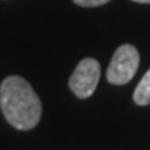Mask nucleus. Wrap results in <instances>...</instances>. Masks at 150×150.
<instances>
[{"label":"nucleus","mask_w":150,"mask_h":150,"mask_svg":"<svg viewBox=\"0 0 150 150\" xmlns=\"http://www.w3.org/2000/svg\"><path fill=\"white\" fill-rule=\"evenodd\" d=\"M0 108L7 122L20 131L35 128L42 117V103L21 76H7L0 85Z\"/></svg>","instance_id":"1"},{"label":"nucleus","mask_w":150,"mask_h":150,"mask_svg":"<svg viewBox=\"0 0 150 150\" xmlns=\"http://www.w3.org/2000/svg\"><path fill=\"white\" fill-rule=\"evenodd\" d=\"M100 79V64L95 59H83L70 78V88L79 99L93 95Z\"/></svg>","instance_id":"3"},{"label":"nucleus","mask_w":150,"mask_h":150,"mask_svg":"<svg viewBox=\"0 0 150 150\" xmlns=\"http://www.w3.org/2000/svg\"><path fill=\"white\" fill-rule=\"evenodd\" d=\"M139 67V53L132 45H122L115 50L107 70V79L112 85L128 83Z\"/></svg>","instance_id":"2"},{"label":"nucleus","mask_w":150,"mask_h":150,"mask_svg":"<svg viewBox=\"0 0 150 150\" xmlns=\"http://www.w3.org/2000/svg\"><path fill=\"white\" fill-rule=\"evenodd\" d=\"M134 102L139 106L150 104V70L143 75L134 93Z\"/></svg>","instance_id":"4"},{"label":"nucleus","mask_w":150,"mask_h":150,"mask_svg":"<svg viewBox=\"0 0 150 150\" xmlns=\"http://www.w3.org/2000/svg\"><path fill=\"white\" fill-rule=\"evenodd\" d=\"M132 1H136V3H150V0H132Z\"/></svg>","instance_id":"6"},{"label":"nucleus","mask_w":150,"mask_h":150,"mask_svg":"<svg viewBox=\"0 0 150 150\" xmlns=\"http://www.w3.org/2000/svg\"><path fill=\"white\" fill-rule=\"evenodd\" d=\"M75 4L82 6V7H96V6H102L108 3L110 0H72Z\"/></svg>","instance_id":"5"}]
</instances>
